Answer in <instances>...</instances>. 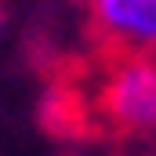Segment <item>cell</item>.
<instances>
[{"mask_svg":"<svg viewBox=\"0 0 156 156\" xmlns=\"http://www.w3.org/2000/svg\"><path fill=\"white\" fill-rule=\"evenodd\" d=\"M105 113L123 131L149 134L156 131V58L131 55L109 73Z\"/></svg>","mask_w":156,"mask_h":156,"instance_id":"cell-1","label":"cell"},{"mask_svg":"<svg viewBox=\"0 0 156 156\" xmlns=\"http://www.w3.org/2000/svg\"><path fill=\"white\" fill-rule=\"evenodd\" d=\"M91 18L109 40L134 55L156 51V0H91Z\"/></svg>","mask_w":156,"mask_h":156,"instance_id":"cell-2","label":"cell"}]
</instances>
